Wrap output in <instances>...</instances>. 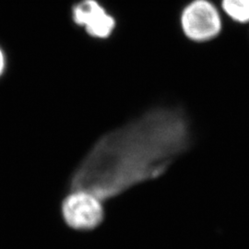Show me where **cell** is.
<instances>
[{"instance_id": "cell-4", "label": "cell", "mask_w": 249, "mask_h": 249, "mask_svg": "<svg viewBox=\"0 0 249 249\" xmlns=\"http://www.w3.org/2000/svg\"><path fill=\"white\" fill-rule=\"evenodd\" d=\"M72 15L76 24L83 27L89 36L97 39H107L116 29V18L97 0L80 1L73 8Z\"/></svg>"}, {"instance_id": "cell-3", "label": "cell", "mask_w": 249, "mask_h": 249, "mask_svg": "<svg viewBox=\"0 0 249 249\" xmlns=\"http://www.w3.org/2000/svg\"><path fill=\"white\" fill-rule=\"evenodd\" d=\"M181 29L187 39L196 43L213 40L223 29L222 17L210 0H193L180 16Z\"/></svg>"}, {"instance_id": "cell-1", "label": "cell", "mask_w": 249, "mask_h": 249, "mask_svg": "<svg viewBox=\"0 0 249 249\" xmlns=\"http://www.w3.org/2000/svg\"><path fill=\"white\" fill-rule=\"evenodd\" d=\"M194 143L192 120L183 107H151L100 137L73 171L68 189L105 203L162 177Z\"/></svg>"}, {"instance_id": "cell-2", "label": "cell", "mask_w": 249, "mask_h": 249, "mask_svg": "<svg viewBox=\"0 0 249 249\" xmlns=\"http://www.w3.org/2000/svg\"><path fill=\"white\" fill-rule=\"evenodd\" d=\"M61 214L64 223L75 231H93L106 219L104 202L84 191H69L61 203Z\"/></svg>"}, {"instance_id": "cell-6", "label": "cell", "mask_w": 249, "mask_h": 249, "mask_svg": "<svg viewBox=\"0 0 249 249\" xmlns=\"http://www.w3.org/2000/svg\"><path fill=\"white\" fill-rule=\"evenodd\" d=\"M6 68V61H5V56L4 53L2 52V50L0 49V77L3 75L4 71Z\"/></svg>"}, {"instance_id": "cell-5", "label": "cell", "mask_w": 249, "mask_h": 249, "mask_svg": "<svg viewBox=\"0 0 249 249\" xmlns=\"http://www.w3.org/2000/svg\"><path fill=\"white\" fill-rule=\"evenodd\" d=\"M222 9L233 21L249 23V0H222Z\"/></svg>"}]
</instances>
